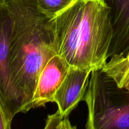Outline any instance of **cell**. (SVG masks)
Returning <instances> with one entry per match:
<instances>
[{"instance_id":"cell-1","label":"cell","mask_w":129,"mask_h":129,"mask_svg":"<svg viewBox=\"0 0 129 129\" xmlns=\"http://www.w3.org/2000/svg\"><path fill=\"white\" fill-rule=\"evenodd\" d=\"M13 19L10 68L22 102V113L32 109L41 72L58 54L52 18L42 12L36 0H2Z\"/></svg>"},{"instance_id":"cell-2","label":"cell","mask_w":129,"mask_h":129,"mask_svg":"<svg viewBox=\"0 0 129 129\" xmlns=\"http://www.w3.org/2000/svg\"><path fill=\"white\" fill-rule=\"evenodd\" d=\"M109 14L103 0H77L52 18L58 54L70 67L102 69L113 34Z\"/></svg>"},{"instance_id":"cell-3","label":"cell","mask_w":129,"mask_h":129,"mask_svg":"<svg viewBox=\"0 0 129 129\" xmlns=\"http://www.w3.org/2000/svg\"><path fill=\"white\" fill-rule=\"evenodd\" d=\"M84 100L88 108L85 129H129V92L102 69L90 73Z\"/></svg>"},{"instance_id":"cell-4","label":"cell","mask_w":129,"mask_h":129,"mask_svg":"<svg viewBox=\"0 0 129 129\" xmlns=\"http://www.w3.org/2000/svg\"><path fill=\"white\" fill-rule=\"evenodd\" d=\"M13 19L7 7L0 0V97L12 119L22 113L21 99L13 84L10 68Z\"/></svg>"},{"instance_id":"cell-5","label":"cell","mask_w":129,"mask_h":129,"mask_svg":"<svg viewBox=\"0 0 129 129\" xmlns=\"http://www.w3.org/2000/svg\"><path fill=\"white\" fill-rule=\"evenodd\" d=\"M70 69L67 61L58 54L48 61L38 77L32 98V109L54 102L56 92Z\"/></svg>"},{"instance_id":"cell-6","label":"cell","mask_w":129,"mask_h":129,"mask_svg":"<svg viewBox=\"0 0 129 129\" xmlns=\"http://www.w3.org/2000/svg\"><path fill=\"white\" fill-rule=\"evenodd\" d=\"M91 71L70 67L56 91L54 101L62 116H69L78 104L84 100Z\"/></svg>"},{"instance_id":"cell-7","label":"cell","mask_w":129,"mask_h":129,"mask_svg":"<svg viewBox=\"0 0 129 129\" xmlns=\"http://www.w3.org/2000/svg\"><path fill=\"white\" fill-rule=\"evenodd\" d=\"M110 9L113 34L107 58L125 57L129 51V0H103Z\"/></svg>"},{"instance_id":"cell-8","label":"cell","mask_w":129,"mask_h":129,"mask_svg":"<svg viewBox=\"0 0 129 129\" xmlns=\"http://www.w3.org/2000/svg\"><path fill=\"white\" fill-rule=\"evenodd\" d=\"M120 88L129 92V51L125 57H111L102 68Z\"/></svg>"},{"instance_id":"cell-9","label":"cell","mask_w":129,"mask_h":129,"mask_svg":"<svg viewBox=\"0 0 129 129\" xmlns=\"http://www.w3.org/2000/svg\"><path fill=\"white\" fill-rule=\"evenodd\" d=\"M39 9L47 15L54 17L70 5L72 0H36Z\"/></svg>"},{"instance_id":"cell-10","label":"cell","mask_w":129,"mask_h":129,"mask_svg":"<svg viewBox=\"0 0 129 129\" xmlns=\"http://www.w3.org/2000/svg\"><path fill=\"white\" fill-rule=\"evenodd\" d=\"M12 120L0 97V129H12Z\"/></svg>"},{"instance_id":"cell-11","label":"cell","mask_w":129,"mask_h":129,"mask_svg":"<svg viewBox=\"0 0 129 129\" xmlns=\"http://www.w3.org/2000/svg\"><path fill=\"white\" fill-rule=\"evenodd\" d=\"M61 115L57 110V111L52 115H48L46 120V123L43 129H57L58 125L62 118Z\"/></svg>"},{"instance_id":"cell-12","label":"cell","mask_w":129,"mask_h":129,"mask_svg":"<svg viewBox=\"0 0 129 129\" xmlns=\"http://www.w3.org/2000/svg\"><path fill=\"white\" fill-rule=\"evenodd\" d=\"M57 129H77V126L72 125L69 116H63L61 119Z\"/></svg>"},{"instance_id":"cell-13","label":"cell","mask_w":129,"mask_h":129,"mask_svg":"<svg viewBox=\"0 0 129 129\" xmlns=\"http://www.w3.org/2000/svg\"><path fill=\"white\" fill-rule=\"evenodd\" d=\"M73 2H75V1H77V0H72Z\"/></svg>"}]
</instances>
